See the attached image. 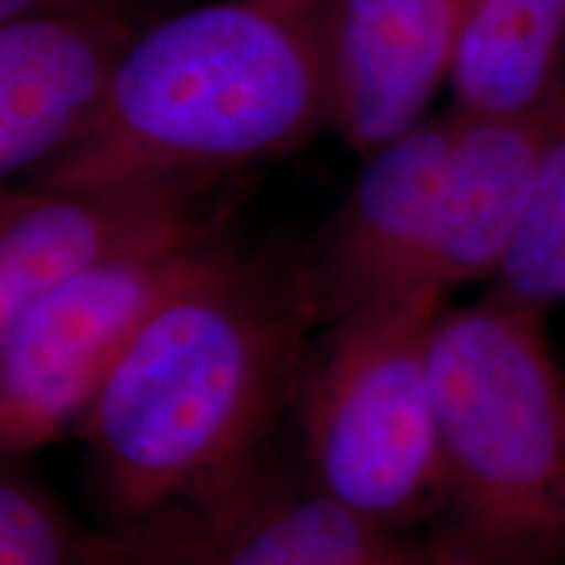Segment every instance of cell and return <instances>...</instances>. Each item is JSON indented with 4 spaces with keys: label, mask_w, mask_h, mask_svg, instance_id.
I'll list each match as a JSON object with an SVG mask.
<instances>
[{
    "label": "cell",
    "mask_w": 565,
    "mask_h": 565,
    "mask_svg": "<svg viewBox=\"0 0 565 565\" xmlns=\"http://www.w3.org/2000/svg\"><path fill=\"white\" fill-rule=\"evenodd\" d=\"M555 100L526 116L458 113L440 233L422 294L445 301L458 288L492 280L532 207Z\"/></svg>",
    "instance_id": "30bf717a"
},
{
    "label": "cell",
    "mask_w": 565,
    "mask_h": 565,
    "mask_svg": "<svg viewBox=\"0 0 565 565\" xmlns=\"http://www.w3.org/2000/svg\"><path fill=\"white\" fill-rule=\"evenodd\" d=\"M207 565H461L433 529L387 524L324 494H273Z\"/></svg>",
    "instance_id": "7c38bea8"
},
{
    "label": "cell",
    "mask_w": 565,
    "mask_h": 565,
    "mask_svg": "<svg viewBox=\"0 0 565 565\" xmlns=\"http://www.w3.org/2000/svg\"><path fill=\"white\" fill-rule=\"evenodd\" d=\"M263 3H270L275 9H282V11H312L317 6L322 3V0H263Z\"/></svg>",
    "instance_id": "2e32d148"
},
{
    "label": "cell",
    "mask_w": 565,
    "mask_h": 565,
    "mask_svg": "<svg viewBox=\"0 0 565 565\" xmlns=\"http://www.w3.org/2000/svg\"><path fill=\"white\" fill-rule=\"evenodd\" d=\"M565 79V0H471L450 63L458 113L526 116Z\"/></svg>",
    "instance_id": "8fae6325"
},
{
    "label": "cell",
    "mask_w": 565,
    "mask_h": 565,
    "mask_svg": "<svg viewBox=\"0 0 565 565\" xmlns=\"http://www.w3.org/2000/svg\"><path fill=\"white\" fill-rule=\"evenodd\" d=\"M317 322L301 267L228 249L139 328L79 422L105 513L210 557L275 492L263 454Z\"/></svg>",
    "instance_id": "6da1fadb"
},
{
    "label": "cell",
    "mask_w": 565,
    "mask_h": 565,
    "mask_svg": "<svg viewBox=\"0 0 565 565\" xmlns=\"http://www.w3.org/2000/svg\"><path fill=\"white\" fill-rule=\"evenodd\" d=\"M322 126L330 79L317 11L221 0L141 30L89 129L21 183L221 179Z\"/></svg>",
    "instance_id": "7a4b0ae2"
},
{
    "label": "cell",
    "mask_w": 565,
    "mask_h": 565,
    "mask_svg": "<svg viewBox=\"0 0 565 565\" xmlns=\"http://www.w3.org/2000/svg\"><path fill=\"white\" fill-rule=\"evenodd\" d=\"M139 32L134 9L0 21L3 181H30L89 129Z\"/></svg>",
    "instance_id": "9c48e42d"
},
{
    "label": "cell",
    "mask_w": 565,
    "mask_h": 565,
    "mask_svg": "<svg viewBox=\"0 0 565 565\" xmlns=\"http://www.w3.org/2000/svg\"><path fill=\"white\" fill-rule=\"evenodd\" d=\"M471 0H322L330 129L364 158L424 121Z\"/></svg>",
    "instance_id": "ba28073f"
},
{
    "label": "cell",
    "mask_w": 565,
    "mask_h": 565,
    "mask_svg": "<svg viewBox=\"0 0 565 565\" xmlns=\"http://www.w3.org/2000/svg\"><path fill=\"white\" fill-rule=\"evenodd\" d=\"M231 244L179 238L89 267L0 328V450L32 456L79 427L97 387L139 328Z\"/></svg>",
    "instance_id": "5b68a950"
},
{
    "label": "cell",
    "mask_w": 565,
    "mask_h": 565,
    "mask_svg": "<svg viewBox=\"0 0 565 565\" xmlns=\"http://www.w3.org/2000/svg\"><path fill=\"white\" fill-rule=\"evenodd\" d=\"M545 315L487 291L433 328L429 529L461 565H565V372Z\"/></svg>",
    "instance_id": "3957f363"
},
{
    "label": "cell",
    "mask_w": 565,
    "mask_h": 565,
    "mask_svg": "<svg viewBox=\"0 0 565 565\" xmlns=\"http://www.w3.org/2000/svg\"><path fill=\"white\" fill-rule=\"evenodd\" d=\"M445 301L412 294L330 322L296 391L315 492L398 526L433 521L440 445L429 338Z\"/></svg>",
    "instance_id": "277c9868"
},
{
    "label": "cell",
    "mask_w": 565,
    "mask_h": 565,
    "mask_svg": "<svg viewBox=\"0 0 565 565\" xmlns=\"http://www.w3.org/2000/svg\"><path fill=\"white\" fill-rule=\"evenodd\" d=\"M207 550L173 534L92 529L24 463L0 471V565H207Z\"/></svg>",
    "instance_id": "4fadbf2b"
},
{
    "label": "cell",
    "mask_w": 565,
    "mask_h": 565,
    "mask_svg": "<svg viewBox=\"0 0 565 565\" xmlns=\"http://www.w3.org/2000/svg\"><path fill=\"white\" fill-rule=\"evenodd\" d=\"M490 291L540 312L565 303V79L555 97L532 207Z\"/></svg>",
    "instance_id": "5bb4252c"
},
{
    "label": "cell",
    "mask_w": 565,
    "mask_h": 565,
    "mask_svg": "<svg viewBox=\"0 0 565 565\" xmlns=\"http://www.w3.org/2000/svg\"><path fill=\"white\" fill-rule=\"evenodd\" d=\"M217 179H137L97 186L19 183L0 196V328L30 303L110 259L223 233Z\"/></svg>",
    "instance_id": "8992f818"
},
{
    "label": "cell",
    "mask_w": 565,
    "mask_h": 565,
    "mask_svg": "<svg viewBox=\"0 0 565 565\" xmlns=\"http://www.w3.org/2000/svg\"><path fill=\"white\" fill-rule=\"evenodd\" d=\"M456 126V110L443 113L366 154L320 252L301 265L317 322L422 294L440 233Z\"/></svg>",
    "instance_id": "52a82bcc"
},
{
    "label": "cell",
    "mask_w": 565,
    "mask_h": 565,
    "mask_svg": "<svg viewBox=\"0 0 565 565\" xmlns=\"http://www.w3.org/2000/svg\"><path fill=\"white\" fill-rule=\"evenodd\" d=\"M134 0H0V21L32 13H68V11H105L131 9Z\"/></svg>",
    "instance_id": "9a60e30c"
}]
</instances>
